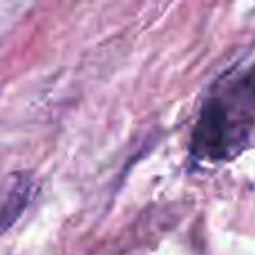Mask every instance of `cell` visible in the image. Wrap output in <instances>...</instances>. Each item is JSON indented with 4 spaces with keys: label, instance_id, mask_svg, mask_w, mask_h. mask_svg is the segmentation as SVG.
Wrapping results in <instances>:
<instances>
[{
    "label": "cell",
    "instance_id": "obj_1",
    "mask_svg": "<svg viewBox=\"0 0 255 255\" xmlns=\"http://www.w3.org/2000/svg\"><path fill=\"white\" fill-rule=\"evenodd\" d=\"M255 117V67L224 94L206 101L193 132V154L206 161H222L244 145Z\"/></svg>",
    "mask_w": 255,
    "mask_h": 255
},
{
    "label": "cell",
    "instance_id": "obj_2",
    "mask_svg": "<svg viewBox=\"0 0 255 255\" xmlns=\"http://www.w3.org/2000/svg\"><path fill=\"white\" fill-rule=\"evenodd\" d=\"M31 195H34V181L29 177H20L13 184V188L9 190V195L4 197L2 206H0V233L4 229L13 224L20 217V213L25 211V206L29 204Z\"/></svg>",
    "mask_w": 255,
    "mask_h": 255
}]
</instances>
